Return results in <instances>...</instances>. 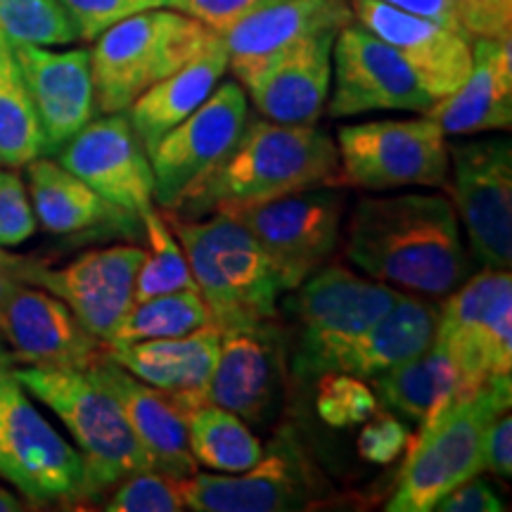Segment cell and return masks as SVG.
Returning <instances> with one entry per match:
<instances>
[{"label": "cell", "instance_id": "1", "mask_svg": "<svg viewBox=\"0 0 512 512\" xmlns=\"http://www.w3.org/2000/svg\"><path fill=\"white\" fill-rule=\"evenodd\" d=\"M344 259L425 299L448 297L472 275L456 207L441 192L361 197L347 219Z\"/></svg>", "mask_w": 512, "mask_h": 512}, {"label": "cell", "instance_id": "2", "mask_svg": "<svg viewBox=\"0 0 512 512\" xmlns=\"http://www.w3.org/2000/svg\"><path fill=\"white\" fill-rule=\"evenodd\" d=\"M339 183L337 145L323 128L247 119L235 145L183 192L169 214L178 219L230 216L275 197Z\"/></svg>", "mask_w": 512, "mask_h": 512}, {"label": "cell", "instance_id": "3", "mask_svg": "<svg viewBox=\"0 0 512 512\" xmlns=\"http://www.w3.org/2000/svg\"><path fill=\"white\" fill-rule=\"evenodd\" d=\"M181 242L192 280L216 330L249 328L278 318V280L264 249L238 219H178L164 211Z\"/></svg>", "mask_w": 512, "mask_h": 512}, {"label": "cell", "instance_id": "4", "mask_svg": "<svg viewBox=\"0 0 512 512\" xmlns=\"http://www.w3.org/2000/svg\"><path fill=\"white\" fill-rule=\"evenodd\" d=\"M399 290L325 264L283 299L287 366L299 380L332 373L339 351L392 309Z\"/></svg>", "mask_w": 512, "mask_h": 512}, {"label": "cell", "instance_id": "5", "mask_svg": "<svg viewBox=\"0 0 512 512\" xmlns=\"http://www.w3.org/2000/svg\"><path fill=\"white\" fill-rule=\"evenodd\" d=\"M219 34L171 8L143 10L95 38L91 76L95 110L126 112L138 95L200 55Z\"/></svg>", "mask_w": 512, "mask_h": 512}, {"label": "cell", "instance_id": "6", "mask_svg": "<svg viewBox=\"0 0 512 512\" xmlns=\"http://www.w3.org/2000/svg\"><path fill=\"white\" fill-rule=\"evenodd\" d=\"M12 375L72 434L86 467L91 498H98L128 475L150 470L119 403L86 370L24 366L12 370Z\"/></svg>", "mask_w": 512, "mask_h": 512}, {"label": "cell", "instance_id": "7", "mask_svg": "<svg viewBox=\"0 0 512 512\" xmlns=\"http://www.w3.org/2000/svg\"><path fill=\"white\" fill-rule=\"evenodd\" d=\"M512 403V373L491 375L470 399L453 403L408 444L387 512H432L439 498L484 470L482 441L489 422Z\"/></svg>", "mask_w": 512, "mask_h": 512}, {"label": "cell", "instance_id": "8", "mask_svg": "<svg viewBox=\"0 0 512 512\" xmlns=\"http://www.w3.org/2000/svg\"><path fill=\"white\" fill-rule=\"evenodd\" d=\"M0 477L36 505L88 501L83 458L8 373L0 377Z\"/></svg>", "mask_w": 512, "mask_h": 512}, {"label": "cell", "instance_id": "9", "mask_svg": "<svg viewBox=\"0 0 512 512\" xmlns=\"http://www.w3.org/2000/svg\"><path fill=\"white\" fill-rule=\"evenodd\" d=\"M339 181L366 192L444 188L448 143L427 114L418 119H380L339 126Z\"/></svg>", "mask_w": 512, "mask_h": 512}, {"label": "cell", "instance_id": "10", "mask_svg": "<svg viewBox=\"0 0 512 512\" xmlns=\"http://www.w3.org/2000/svg\"><path fill=\"white\" fill-rule=\"evenodd\" d=\"M444 299L434 344L453 363L470 399L491 375L512 373L510 268L484 266Z\"/></svg>", "mask_w": 512, "mask_h": 512}, {"label": "cell", "instance_id": "11", "mask_svg": "<svg viewBox=\"0 0 512 512\" xmlns=\"http://www.w3.org/2000/svg\"><path fill=\"white\" fill-rule=\"evenodd\" d=\"M347 192L318 185L230 214L264 249L280 292H292L323 268L339 247Z\"/></svg>", "mask_w": 512, "mask_h": 512}, {"label": "cell", "instance_id": "12", "mask_svg": "<svg viewBox=\"0 0 512 512\" xmlns=\"http://www.w3.org/2000/svg\"><path fill=\"white\" fill-rule=\"evenodd\" d=\"M451 197L472 256L486 268L512 264V145L508 138L448 145Z\"/></svg>", "mask_w": 512, "mask_h": 512}, {"label": "cell", "instance_id": "13", "mask_svg": "<svg viewBox=\"0 0 512 512\" xmlns=\"http://www.w3.org/2000/svg\"><path fill=\"white\" fill-rule=\"evenodd\" d=\"M143 256L145 247L114 245L88 249L67 266L53 268L17 254V275L22 283L62 299L83 328L110 344L136 304V275Z\"/></svg>", "mask_w": 512, "mask_h": 512}, {"label": "cell", "instance_id": "14", "mask_svg": "<svg viewBox=\"0 0 512 512\" xmlns=\"http://www.w3.org/2000/svg\"><path fill=\"white\" fill-rule=\"evenodd\" d=\"M434 100L392 46L358 22L344 24L332 46V83L325 114L349 119L368 112L427 114Z\"/></svg>", "mask_w": 512, "mask_h": 512}, {"label": "cell", "instance_id": "15", "mask_svg": "<svg viewBox=\"0 0 512 512\" xmlns=\"http://www.w3.org/2000/svg\"><path fill=\"white\" fill-rule=\"evenodd\" d=\"M247 119V91L238 81H223L190 117L164 133L147 150L159 207L174 209L183 192L235 145Z\"/></svg>", "mask_w": 512, "mask_h": 512}, {"label": "cell", "instance_id": "16", "mask_svg": "<svg viewBox=\"0 0 512 512\" xmlns=\"http://www.w3.org/2000/svg\"><path fill=\"white\" fill-rule=\"evenodd\" d=\"M57 164L79 176L107 202L140 214L155 207V174L126 112L91 119L55 152Z\"/></svg>", "mask_w": 512, "mask_h": 512}, {"label": "cell", "instance_id": "17", "mask_svg": "<svg viewBox=\"0 0 512 512\" xmlns=\"http://www.w3.org/2000/svg\"><path fill=\"white\" fill-rule=\"evenodd\" d=\"M185 508L195 512H290L311 508L318 484L292 444L273 446L238 475L192 472L178 479Z\"/></svg>", "mask_w": 512, "mask_h": 512}, {"label": "cell", "instance_id": "18", "mask_svg": "<svg viewBox=\"0 0 512 512\" xmlns=\"http://www.w3.org/2000/svg\"><path fill=\"white\" fill-rule=\"evenodd\" d=\"M287 347L278 323L221 330L219 356L202 403L226 408L245 422H266L285 380Z\"/></svg>", "mask_w": 512, "mask_h": 512}, {"label": "cell", "instance_id": "19", "mask_svg": "<svg viewBox=\"0 0 512 512\" xmlns=\"http://www.w3.org/2000/svg\"><path fill=\"white\" fill-rule=\"evenodd\" d=\"M354 22L392 46L434 102L463 86L472 67V38L382 0H349Z\"/></svg>", "mask_w": 512, "mask_h": 512}, {"label": "cell", "instance_id": "20", "mask_svg": "<svg viewBox=\"0 0 512 512\" xmlns=\"http://www.w3.org/2000/svg\"><path fill=\"white\" fill-rule=\"evenodd\" d=\"M0 332L27 366L86 370L107 349L72 309L36 285L19 283L0 311Z\"/></svg>", "mask_w": 512, "mask_h": 512}, {"label": "cell", "instance_id": "21", "mask_svg": "<svg viewBox=\"0 0 512 512\" xmlns=\"http://www.w3.org/2000/svg\"><path fill=\"white\" fill-rule=\"evenodd\" d=\"M12 50L41 126L43 155H55L98 112L91 53L83 48L48 50L43 46H15Z\"/></svg>", "mask_w": 512, "mask_h": 512}, {"label": "cell", "instance_id": "22", "mask_svg": "<svg viewBox=\"0 0 512 512\" xmlns=\"http://www.w3.org/2000/svg\"><path fill=\"white\" fill-rule=\"evenodd\" d=\"M349 22H354L349 0H271L223 34L228 69L247 91L285 50Z\"/></svg>", "mask_w": 512, "mask_h": 512}, {"label": "cell", "instance_id": "23", "mask_svg": "<svg viewBox=\"0 0 512 512\" xmlns=\"http://www.w3.org/2000/svg\"><path fill=\"white\" fill-rule=\"evenodd\" d=\"M86 373L102 384L124 411L133 437L143 448L150 470L185 479L197 472V463L188 446V425L178 406L159 389L150 387L102 351Z\"/></svg>", "mask_w": 512, "mask_h": 512}, {"label": "cell", "instance_id": "24", "mask_svg": "<svg viewBox=\"0 0 512 512\" xmlns=\"http://www.w3.org/2000/svg\"><path fill=\"white\" fill-rule=\"evenodd\" d=\"M335 36V29L320 31L268 64L247 88L261 117L275 124H318L330 98Z\"/></svg>", "mask_w": 512, "mask_h": 512}, {"label": "cell", "instance_id": "25", "mask_svg": "<svg viewBox=\"0 0 512 512\" xmlns=\"http://www.w3.org/2000/svg\"><path fill=\"white\" fill-rule=\"evenodd\" d=\"M219 339L221 332L211 325L183 337L107 344V351L128 373L171 396L178 411L185 415V411L202 403L219 356Z\"/></svg>", "mask_w": 512, "mask_h": 512}, {"label": "cell", "instance_id": "26", "mask_svg": "<svg viewBox=\"0 0 512 512\" xmlns=\"http://www.w3.org/2000/svg\"><path fill=\"white\" fill-rule=\"evenodd\" d=\"M446 136L508 131L512 126V36L475 38L463 86L427 112Z\"/></svg>", "mask_w": 512, "mask_h": 512}, {"label": "cell", "instance_id": "27", "mask_svg": "<svg viewBox=\"0 0 512 512\" xmlns=\"http://www.w3.org/2000/svg\"><path fill=\"white\" fill-rule=\"evenodd\" d=\"M439 306L425 297L399 292L392 309L354 342L339 351L332 373H347L361 380L387 373L432 347Z\"/></svg>", "mask_w": 512, "mask_h": 512}, {"label": "cell", "instance_id": "28", "mask_svg": "<svg viewBox=\"0 0 512 512\" xmlns=\"http://www.w3.org/2000/svg\"><path fill=\"white\" fill-rule=\"evenodd\" d=\"M29 200L36 223L53 235L86 230H136L140 219L131 211L107 202L91 185L50 159L36 157L27 164Z\"/></svg>", "mask_w": 512, "mask_h": 512}, {"label": "cell", "instance_id": "29", "mask_svg": "<svg viewBox=\"0 0 512 512\" xmlns=\"http://www.w3.org/2000/svg\"><path fill=\"white\" fill-rule=\"evenodd\" d=\"M226 72L228 50L223 36H216L200 55L138 95L126 110V117L145 150H150L164 133L190 117L219 86Z\"/></svg>", "mask_w": 512, "mask_h": 512}, {"label": "cell", "instance_id": "30", "mask_svg": "<svg viewBox=\"0 0 512 512\" xmlns=\"http://www.w3.org/2000/svg\"><path fill=\"white\" fill-rule=\"evenodd\" d=\"M373 387L377 401L399 418L418 422L420 430L434 425L453 403L465 401L456 368L434 342L425 354L373 377Z\"/></svg>", "mask_w": 512, "mask_h": 512}, {"label": "cell", "instance_id": "31", "mask_svg": "<svg viewBox=\"0 0 512 512\" xmlns=\"http://www.w3.org/2000/svg\"><path fill=\"white\" fill-rule=\"evenodd\" d=\"M185 425L192 458L211 472L238 475L254 467L266 453L240 415L214 403H200L185 411Z\"/></svg>", "mask_w": 512, "mask_h": 512}, {"label": "cell", "instance_id": "32", "mask_svg": "<svg viewBox=\"0 0 512 512\" xmlns=\"http://www.w3.org/2000/svg\"><path fill=\"white\" fill-rule=\"evenodd\" d=\"M43 155V133L19 72L15 50L0 34V166L19 169Z\"/></svg>", "mask_w": 512, "mask_h": 512}, {"label": "cell", "instance_id": "33", "mask_svg": "<svg viewBox=\"0 0 512 512\" xmlns=\"http://www.w3.org/2000/svg\"><path fill=\"white\" fill-rule=\"evenodd\" d=\"M211 313L197 290L157 294L131 306L110 344L169 339L211 328Z\"/></svg>", "mask_w": 512, "mask_h": 512}, {"label": "cell", "instance_id": "34", "mask_svg": "<svg viewBox=\"0 0 512 512\" xmlns=\"http://www.w3.org/2000/svg\"><path fill=\"white\" fill-rule=\"evenodd\" d=\"M140 228L147 247L136 275V302L176 290H197L181 242L166 221L164 211L155 207L143 211Z\"/></svg>", "mask_w": 512, "mask_h": 512}, {"label": "cell", "instance_id": "35", "mask_svg": "<svg viewBox=\"0 0 512 512\" xmlns=\"http://www.w3.org/2000/svg\"><path fill=\"white\" fill-rule=\"evenodd\" d=\"M0 34L15 46H69L81 41L60 0H0Z\"/></svg>", "mask_w": 512, "mask_h": 512}, {"label": "cell", "instance_id": "36", "mask_svg": "<svg viewBox=\"0 0 512 512\" xmlns=\"http://www.w3.org/2000/svg\"><path fill=\"white\" fill-rule=\"evenodd\" d=\"M380 408V401L366 380L347 373H325L318 377L316 413L325 425L344 427L363 425Z\"/></svg>", "mask_w": 512, "mask_h": 512}, {"label": "cell", "instance_id": "37", "mask_svg": "<svg viewBox=\"0 0 512 512\" xmlns=\"http://www.w3.org/2000/svg\"><path fill=\"white\" fill-rule=\"evenodd\" d=\"M107 512H181L185 501L178 479L157 470H140L121 479L105 505Z\"/></svg>", "mask_w": 512, "mask_h": 512}, {"label": "cell", "instance_id": "38", "mask_svg": "<svg viewBox=\"0 0 512 512\" xmlns=\"http://www.w3.org/2000/svg\"><path fill=\"white\" fill-rule=\"evenodd\" d=\"M36 233V216L19 174L0 169V249L24 245Z\"/></svg>", "mask_w": 512, "mask_h": 512}, {"label": "cell", "instance_id": "39", "mask_svg": "<svg viewBox=\"0 0 512 512\" xmlns=\"http://www.w3.org/2000/svg\"><path fill=\"white\" fill-rule=\"evenodd\" d=\"M411 444V432L399 420V415L392 411L384 413L377 411L363 422V430L358 434L356 448L361 456L370 465H389L406 451Z\"/></svg>", "mask_w": 512, "mask_h": 512}, {"label": "cell", "instance_id": "40", "mask_svg": "<svg viewBox=\"0 0 512 512\" xmlns=\"http://www.w3.org/2000/svg\"><path fill=\"white\" fill-rule=\"evenodd\" d=\"M79 29L81 41H95L121 19L150 10L147 0H60Z\"/></svg>", "mask_w": 512, "mask_h": 512}, {"label": "cell", "instance_id": "41", "mask_svg": "<svg viewBox=\"0 0 512 512\" xmlns=\"http://www.w3.org/2000/svg\"><path fill=\"white\" fill-rule=\"evenodd\" d=\"M458 24L467 36L510 38L512 36V0H453Z\"/></svg>", "mask_w": 512, "mask_h": 512}, {"label": "cell", "instance_id": "42", "mask_svg": "<svg viewBox=\"0 0 512 512\" xmlns=\"http://www.w3.org/2000/svg\"><path fill=\"white\" fill-rule=\"evenodd\" d=\"M268 3L271 0H171L169 8L197 19L214 34L223 36L247 15Z\"/></svg>", "mask_w": 512, "mask_h": 512}, {"label": "cell", "instance_id": "43", "mask_svg": "<svg viewBox=\"0 0 512 512\" xmlns=\"http://www.w3.org/2000/svg\"><path fill=\"white\" fill-rule=\"evenodd\" d=\"M437 512H503L508 510L503 496L484 479L477 475L467 482L458 484L456 489H451L448 494L439 498V503L434 505Z\"/></svg>", "mask_w": 512, "mask_h": 512}, {"label": "cell", "instance_id": "44", "mask_svg": "<svg viewBox=\"0 0 512 512\" xmlns=\"http://www.w3.org/2000/svg\"><path fill=\"white\" fill-rule=\"evenodd\" d=\"M482 458H484V470H489L491 475L510 479L512 475V418L510 411L496 415L489 422L484 432L482 441Z\"/></svg>", "mask_w": 512, "mask_h": 512}, {"label": "cell", "instance_id": "45", "mask_svg": "<svg viewBox=\"0 0 512 512\" xmlns=\"http://www.w3.org/2000/svg\"><path fill=\"white\" fill-rule=\"evenodd\" d=\"M382 3L392 5V8H396V10L411 12V15L427 17V19H432V22L444 24V27L463 29L458 24L453 0H382Z\"/></svg>", "mask_w": 512, "mask_h": 512}, {"label": "cell", "instance_id": "46", "mask_svg": "<svg viewBox=\"0 0 512 512\" xmlns=\"http://www.w3.org/2000/svg\"><path fill=\"white\" fill-rule=\"evenodd\" d=\"M19 283L22 280L17 275V254H8L5 249H0V311Z\"/></svg>", "mask_w": 512, "mask_h": 512}, {"label": "cell", "instance_id": "47", "mask_svg": "<svg viewBox=\"0 0 512 512\" xmlns=\"http://www.w3.org/2000/svg\"><path fill=\"white\" fill-rule=\"evenodd\" d=\"M24 508H27V505L19 501L12 491L5 489V486H0V512H19Z\"/></svg>", "mask_w": 512, "mask_h": 512}, {"label": "cell", "instance_id": "48", "mask_svg": "<svg viewBox=\"0 0 512 512\" xmlns=\"http://www.w3.org/2000/svg\"><path fill=\"white\" fill-rule=\"evenodd\" d=\"M12 370H15V358L5 354V351H0V377L12 373Z\"/></svg>", "mask_w": 512, "mask_h": 512}, {"label": "cell", "instance_id": "49", "mask_svg": "<svg viewBox=\"0 0 512 512\" xmlns=\"http://www.w3.org/2000/svg\"><path fill=\"white\" fill-rule=\"evenodd\" d=\"M147 5H150V10H155V8H169L171 0H147Z\"/></svg>", "mask_w": 512, "mask_h": 512}]
</instances>
